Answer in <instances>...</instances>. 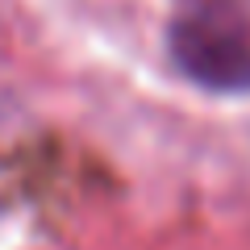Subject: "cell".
<instances>
[{"mask_svg": "<svg viewBox=\"0 0 250 250\" xmlns=\"http://www.w3.org/2000/svg\"><path fill=\"white\" fill-rule=\"evenodd\" d=\"M167 50L200 88L250 92V29L221 0H196L171 17Z\"/></svg>", "mask_w": 250, "mask_h": 250, "instance_id": "cell-1", "label": "cell"}]
</instances>
